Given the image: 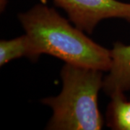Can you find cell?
I'll return each mask as SVG.
<instances>
[{
  "label": "cell",
  "instance_id": "obj_1",
  "mask_svg": "<svg viewBox=\"0 0 130 130\" xmlns=\"http://www.w3.org/2000/svg\"><path fill=\"white\" fill-rule=\"evenodd\" d=\"M30 48V59L48 54L65 63L93 68L102 72L110 70L111 51L84 34L56 10L38 4L18 15Z\"/></svg>",
  "mask_w": 130,
  "mask_h": 130
},
{
  "label": "cell",
  "instance_id": "obj_2",
  "mask_svg": "<svg viewBox=\"0 0 130 130\" xmlns=\"http://www.w3.org/2000/svg\"><path fill=\"white\" fill-rule=\"evenodd\" d=\"M102 71L66 63L61 70L62 89L55 97L43 98L53 115L49 130H100L103 119L98 96L103 86Z\"/></svg>",
  "mask_w": 130,
  "mask_h": 130
},
{
  "label": "cell",
  "instance_id": "obj_3",
  "mask_svg": "<svg viewBox=\"0 0 130 130\" xmlns=\"http://www.w3.org/2000/svg\"><path fill=\"white\" fill-rule=\"evenodd\" d=\"M63 9L79 30L92 33L104 19L121 18L130 22V3L118 0H52Z\"/></svg>",
  "mask_w": 130,
  "mask_h": 130
},
{
  "label": "cell",
  "instance_id": "obj_4",
  "mask_svg": "<svg viewBox=\"0 0 130 130\" xmlns=\"http://www.w3.org/2000/svg\"><path fill=\"white\" fill-rule=\"evenodd\" d=\"M111 65L103 79V89L107 95L130 90V45L114 43L111 50Z\"/></svg>",
  "mask_w": 130,
  "mask_h": 130
},
{
  "label": "cell",
  "instance_id": "obj_5",
  "mask_svg": "<svg viewBox=\"0 0 130 130\" xmlns=\"http://www.w3.org/2000/svg\"><path fill=\"white\" fill-rule=\"evenodd\" d=\"M107 108V125L114 130H130V101L123 92H115Z\"/></svg>",
  "mask_w": 130,
  "mask_h": 130
},
{
  "label": "cell",
  "instance_id": "obj_6",
  "mask_svg": "<svg viewBox=\"0 0 130 130\" xmlns=\"http://www.w3.org/2000/svg\"><path fill=\"white\" fill-rule=\"evenodd\" d=\"M30 44L25 34L11 40L0 41V65L2 67L12 60L23 56L30 58Z\"/></svg>",
  "mask_w": 130,
  "mask_h": 130
}]
</instances>
